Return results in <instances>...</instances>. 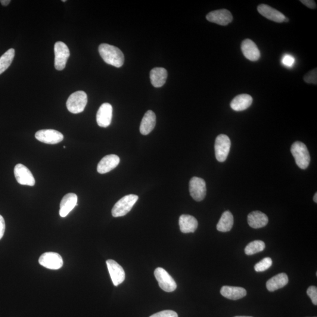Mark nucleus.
Masks as SVG:
<instances>
[{
  "label": "nucleus",
  "instance_id": "obj_1",
  "mask_svg": "<svg viewBox=\"0 0 317 317\" xmlns=\"http://www.w3.org/2000/svg\"><path fill=\"white\" fill-rule=\"evenodd\" d=\"M99 52L106 63L117 68L122 66L125 60L120 49L108 43H102L99 46Z\"/></svg>",
  "mask_w": 317,
  "mask_h": 317
},
{
  "label": "nucleus",
  "instance_id": "obj_2",
  "mask_svg": "<svg viewBox=\"0 0 317 317\" xmlns=\"http://www.w3.org/2000/svg\"><path fill=\"white\" fill-rule=\"evenodd\" d=\"M291 152L297 166L301 169H306L310 163V155L306 145L301 142H294L291 146Z\"/></svg>",
  "mask_w": 317,
  "mask_h": 317
},
{
  "label": "nucleus",
  "instance_id": "obj_3",
  "mask_svg": "<svg viewBox=\"0 0 317 317\" xmlns=\"http://www.w3.org/2000/svg\"><path fill=\"white\" fill-rule=\"evenodd\" d=\"M139 197L135 195H128L123 197L114 205L112 214L115 217L125 216L132 209Z\"/></svg>",
  "mask_w": 317,
  "mask_h": 317
},
{
  "label": "nucleus",
  "instance_id": "obj_4",
  "mask_svg": "<svg viewBox=\"0 0 317 317\" xmlns=\"http://www.w3.org/2000/svg\"><path fill=\"white\" fill-rule=\"evenodd\" d=\"M87 102L88 97L86 93L82 91H77L68 98L67 107L70 113L74 114H79L84 111Z\"/></svg>",
  "mask_w": 317,
  "mask_h": 317
},
{
  "label": "nucleus",
  "instance_id": "obj_5",
  "mask_svg": "<svg viewBox=\"0 0 317 317\" xmlns=\"http://www.w3.org/2000/svg\"><path fill=\"white\" fill-rule=\"evenodd\" d=\"M231 148V141L228 136L220 134L216 139L214 150L216 159L223 162L228 158Z\"/></svg>",
  "mask_w": 317,
  "mask_h": 317
},
{
  "label": "nucleus",
  "instance_id": "obj_6",
  "mask_svg": "<svg viewBox=\"0 0 317 317\" xmlns=\"http://www.w3.org/2000/svg\"><path fill=\"white\" fill-rule=\"evenodd\" d=\"M55 68L56 70L62 71L66 67L70 52L69 48L65 43L58 41L55 43Z\"/></svg>",
  "mask_w": 317,
  "mask_h": 317
},
{
  "label": "nucleus",
  "instance_id": "obj_7",
  "mask_svg": "<svg viewBox=\"0 0 317 317\" xmlns=\"http://www.w3.org/2000/svg\"><path fill=\"white\" fill-rule=\"evenodd\" d=\"M154 274L158 285L163 291L170 293L176 290L177 288L176 282L165 270L161 267H158L155 270Z\"/></svg>",
  "mask_w": 317,
  "mask_h": 317
},
{
  "label": "nucleus",
  "instance_id": "obj_8",
  "mask_svg": "<svg viewBox=\"0 0 317 317\" xmlns=\"http://www.w3.org/2000/svg\"><path fill=\"white\" fill-rule=\"evenodd\" d=\"M189 192L195 200H203L206 195V182L203 179L194 177L189 182Z\"/></svg>",
  "mask_w": 317,
  "mask_h": 317
},
{
  "label": "nucleus",
  "instance_id": "obj_9",
  "mask_svg": "<svg viewBox=\"0 0 317 317\" xmlns=\"http://www.w3.org/2000/svg\"><path fill=\"white\" fill-rule=\"evenodd\" d=\"M40 265L50 270H58L63 266V258L60 254L54 252H46L40 256Z\"/></svg>",
  "mask_w": 317,
  "mask_h": 317
},
{
  "label": "nucleus",
  "instance_id": "obj_10",
  "mask_svg": "<svg viewBox=\"0 0 317 317\" xmlns=\"http://www.w3.org/2000/svg\"><path fill=\"white\" fill-rule=\"evenodd\" d=\"M38 141L46 144H57L63 141L64 135L54 129H42L37 132L35 135Z\"/></svg>",
  "mask_w": 317,
  "mask_h": 317
},
{
  "label": "nucleus",
  "instance_id": "obj_11",
  "mask_svg": "<svg viewBox=\"0 0 317 317\" xmlns=\"http://www.w3.org/2000/svg\"><path fill=\"white\" fill-rule=\"evenodd\" d=\"M14 175L18 183L22 185L33 186L36 180L31 171L22 164H18L14 167Z\"/></svg>",
  "mask_w": 317,
  "mask_h": 317
},
{
  "label": "nucleus",
  "instance_id": "obj_12",
  "mask_svg": "<svg viewBox=\"0 0 317 317\" xmlns=\"http://www.w3.org/2000/svg\"><path fill=\"white\" fill-rule=\"evenodd\" d=\"M107 265L114 285L122 284L125 279V273L122 266L113 260H107Z\"/></svg>",
  "mask_w": 317,
  "mask_h": 317
},
{
  "label": "nucleus",
  "instance_id": "obj_13",
  "mask_svg": "<svg viewBox=\"0 0 317 317\" xmlns=\"http://www.w3.org/2000/svg\"><path fill=\"white\" fill-rule=\"evenodd\" d=\"M206 19L211 23L225 26L232 23L233 15L229 10L222 9L209 12L206 15Z\"/></svg>",
  "mask_w": 317,
  "mask_h": 317
},
{
  "label": "nucleus",
  "instance_id": "obj_14",
  "mask_svg": "<svg viewBox=\"0 0 317 317\" xmlns=\"http://www.w3.org/2000/svg\"><path fill=\"white\" fill-rule=\"evenodd\" d=\"M257 10L263 17L276 23H281L288 21L283 14L268 5L260 4L258 6Z\"/></svg>",
  "mask_w": 317,
  "mask_h": 317
},
{
  "label": "nucleus",
  "instance_id": "obj_15",
  "mask_svg": "<svg viewBox=\"0 0 317 317\" xmlns=\"http://www.w3.org/2000/svg\"><path fill=\"white\" fill-rule=\"evenodd\" d=\"M113 108L109 103H104L99 107L96 114V122L102 127H107L111 125L113 119Z\"/></svg>",
  "mask_w": 317,
  "mask_h": 317
},
{
  "label": "nucleus",
  "instance_id": "obj_16",
  "mask_svg": "<svg viewBox=\"0 0 317 317\" xmlns=\"http://www.w3.org/2000/svg\"><path fill=\"white\" fill-rule=\"evenodd\" d=\"M241 51L245 58L251 61H257L260 58V52L252 40L246 39L241 43Z\"/></svg>",
  "mask_w": 317,
  "mask_h": 317
},
{
  "label": "nucleus",
  "instance_id": "obj_17",
  "mask_svg": "<svg viewBox=\"0 0 317 317\" xmlns=\"http://www.w3.org/2000/svg\"><path fill=\"white\" fill-rule=\"evenodd\" d=\"M120 162V158L116 155H109L99 161L97 171L99 173L105 174L110 172L117 167Z\"/></svg>",
  "mask_w": 317,
  "mask_h": 317
},
{
  "label": "nucleus",
  "instance_id": "obj_18",
  "mask_svg": "<svg viewBox=\"0 0 317 317\" xmlns=\"http://www.w3.org/2000/svg\"><path fill=\"white\" fill-rule=\"evenodd\" d=\"M78 197L75 194H68L64 196L60 203V215L65 217L77 206Z\"/></svg>",
  "mask_w": 317,
  "mask_h": 317
},
{
  "label": "nucleus",
  "instance_id": "obj_19",
  "mask_svg": "<svg viewBox=\"0 0 317 317\" xmlns=\"http://www.w3.org/2000/svg\"><path fill=\"white\" fill-rule=\"evenodd\" d=\"M156 115L153 111L149 110L144 115L140 126V132L144 135H147L155 128L156 125Z\"/></svg>",
  "mask_w": 317,
  "mask_h": 317
},
{
  "label": "nucleus",
  "instance_id": "obj_20",
  "mask_svg": "<svg viewBox=\"0 0 317 317\" xmlns=\"http://www.w3.org/2000/svg\"><path fill=\"white\" fill-rule=\"evenodd\" d=\"M247 220L248 225L253 229L262 228L269 223L268 217L260 211H254L248 214Z\"/></svg>",
  "mask_w": 317,
  "mask_h": 317
},
{
  "label": "nucleus",
  "instance_id": "obj_21",
  "mask_svg": "<svg viewBox=\"0 0 317 317\" xmlns=\"http://www.w3.org/2000/svg\"><path fill=\"white\" fill-rule=\"evenodd\" d=\"M180 231L183 233H194L198 227V222L195 217L182 214L179 220Z\"/></svg>",
  "mask_w": 317,
  "mask_h": 317
},
{
  "label": "nucleus",
  "instance_id": "obj_22",
  "mask_svg": "<svg viewBox=\"0 0 317 317\" xmlns=\"http://www.w3.org/2000/svg\"><path fill=\"white\" fill-rule=\"evenodd\" d=\"M253 98L248 94L236 96L231 103V107L235 111H243L247 110L253 103Z\"/></svg>",
  "mask_w": 317,
  "mask_h": 317
},
{
  "label": "nucleus",
  "instance_id": "obj_23",
  "mask_svg": "<svg viewBox=\"0 0 317 317\" xmlns=\"http://www.w3.org/2000/svg\"><path fill=\"white\" fill-rule=\"evenodd\" d=\"M220 293L229 300H238L246 296L247 291L244 288L225 285L221 288Z\"/></svg>",
  "mask_w": 317,
  "mask_h": 317
},
{
  "label": "nucleus",
  "instance_id": "obj_24",
  "mask_svg": "<svg viewBox=\"0 0 317 317\" xmlns=\"http://www.w3.org/2000/svg\"><path fill=\"white\" fill-rule=\"evenodd\" d=\"M167 77V71L163 68H155L150 73L151 81L155 88L163 86L166 83Z\"/></svg>",
  "mask_w": 317,
  "mask_h": 317
},
{
  "label": "nucleus",
  "instance_id": "obj_25",
  "mask_svg": "<svg viewBox=\"0 0 317 317\" xmlns=\"http://www.w3.org/2000/svg\"><path fill=\"white\" fill-rule=\"evenodd\" d=\"M288 282V278L285 273H280L269 279L266 283L267 290L273 292L283 288Z\"/></svg>",
  "mask_w": 317,
  "mask_h": 317
},
{
  "label": "nucleus",
  "instance_id": "obj_26",
  "mask_svg": "<svg viewBox=\"0 0 317 317\" xmlns=\"http://www.w3.org/2000/svg\"><path fill=\"white\" fill-rule=\"evenodd\" d=\"M234 223V218L231 211H226L222 214L221 218L217 225V231L228 232L231 231Z\"/></svg>",
  "mask_w": 317,
  "mask_h": 317
},
{
  "label": "nucleus",
  "instance_id": "obj_27",
  "mask_svg": "<svg viewBox=\"0 0 317 317\" xmlns=\"http://www.w3.org/2000/svg\"><path fill=\"white\" fill-rule=\"evenodd\" d=\"M15 56L13 48L8 49L0 57V75L2 74L10 66Z\"/></svg>",
  "mask_w": 317,
  "mask_h": 317
},
{
  "label": "nucleus",
  "instance_id": "obj_28",
  "mask_svg": "<svg viewBox=\"0 0 317 317\" xmlns=\"http://www.w3.org/2000/svg\"><path fill=\"white\" fill-rule=\"evenodd\" d=\"M265 243L262 240H255L248 244L245 247V253L248 256L262 252L265 248Z\"/></svg>",
  "mask_w": 317,
  "mask_h": 317
},
{
  "label": "nucleus",
  "instance_id": "obj_29",
  "mask_svg": "<svg viewBox=\"0 0 317 317\" xmlns=\"http://www.w3.org/2000/svg\"><path fill=\"white\" fill-rule=\"evenodd\" d=\"M273 261L271 258L266 257L264 258L260 262L257 263L254 266L255 271L257 272H263L266 271L270 267L272 266Z\"/></svg>",
  "mask_w": 317,
  "mask_h": 317
},
{
  "label": "nucleus",
  "instance_id": "obj_30",
  "mask_svg": "<svg viewBox=\"0 0 317 317\" xmlns=\"http://www.w3.org/2000/svg\"><path fill=\"white\" fill-rule=\"evenodd\" d=\"M304 81L308 83L317 84V70L314 69L308 73L304 77Z\"/></svg>",
  "mask_w": 317,
  "mask_h": 317
},
{
  "label": "nucleus",
  "instance_id": "obj_31",
  "mask_svg": "<svg viewBox=\"0 0 317 317\" xmlns=\"http://www.w3.org/2000/svg\"><path fill=\"white\" fill-rule=\"evenodd\" d=\"M308 296L312 299L313 304L317 305V288L315 286H310L307 291Z\"/></svg>",
  "mask_w": 317,
  "mask_h": 317
},
{
  "label": "nucleus",
  "instance_id": "obj_32",
  "mask_svg": "<svg viewBox=\"0 0 317 317\" xmlns=\"http://www.w3.org/2000/svg\"><path fill=\"white\" fill-rule=\"evenodd\" d=\"M149 317H178V314L172 310H164L158 312Z\"/></svg>",
  "mask_w": 317,
  "mask_h": 317
},
{
  "label": "nucleus",
  "instance_id": "obj_33",
  "mask_svg": "<svg viewBox=\"0 0 317 317\" xmlns=\"http://www.w3.org/2000/svg\"><path fill=\"white\" fill-rule=\"evenodd\" d=\"M295 63V59L293 56L286 54L282 57V63L287 67H292Z\"/></svg>",
  "mask_w": 317,
  "mask_h": 317
},
{
  "label": "nucleus",
  "instance_id": "obj_34",
  "mask_svg": "<svg viewBox=\"0 0 317 317\" xmlns=\"http://www.w3.org/2000/svg\"><path fill=\"white\" fill-rule=\"evenodd\" d=\"M5 230V220L3 217L0 215V240L2 238L4 235Z\"/></svg>",
  "mask_w": 317,
  "mask_h": 317
},
{
  "label": "nucleus",
  "instance_id": "obj_35",
  "mask_svg": "<svg viewBox=\"0 0 317 317\" xmlns=\"http://www.w3.org/2000/svg\"><path fill=\"white\" fill-rule=\"evenodd\" d=\"M301 2H302L304 5L307 6L308 8L311 9H316L317 5L315 1L313 0H301Z\"/></svg>",
  "mask_w": 317,
  "mask_h": 317
},
{
  "label": "nucleus",
  "instance_id": "obj_36",
  "mask_svg": "<svg viewBox=\"0 0 317 317\" xmlns=\"http://www.w3.org/2000/svg\"><path fill=\"white\" fill-rule=\"evenodd\" d=\"M0 2H1V4L2 5L7 6L9 4H10L11 1H10V0H1V1H0Z\"/></svg>",
  "mask_w": 317,
  "mask_h": 317
},
{
  "label": "nucleus",
  "instance_id": "obj_37",
  "mask_svg": "<svg viewBox=\"0 0 317 317\" xmlns=\"http://www.w3.org/2000/svg\"><path fill=\"white\" fill-rule=\"evenodd\" d=\"M314 201L316 202V203H317V194H316L315 195V197H314Z\"/></svg>",
  "mask_w": 317,
  "mask_h": 317
},
{
  "label": "nucleus",
  "instance_id": "obj_38",
  "mask_svg": "<svg viewBox=\"0 0 317 317\" xmlns=\"http://www.w3.org/2000/svg\"><path fill=\"white\" fill-rule=\"evenodd\" d=\"M235 317H247V316H237Z\"/></svg>",
  "mask_w": 317,
  "mask_h": 317
},
{
  "label": "nucleus",
  "instance_id": "obj_39",
  "mask_svg": "<svg viewBox=\"0 0 317 317\" xmlns=\"http://www.w3.org/2000/svg\"><path fill=\"white\" fill-rule=\"evenodd\" d=\"M63 1V2H65V1H65V0H63V1Z\"/></svg>",
  "mask_w": 317,
  "mask_h": 317
}]
</instances>
